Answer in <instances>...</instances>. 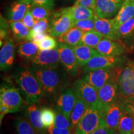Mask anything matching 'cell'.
<instances>
[{"label":"cell","instance_id":"cell-46","mask_svg":"<svg viewBox=\"0 0 134 134\" xmlns=\"http://www.w3.org/2000/svg\"><path fill=\"white\" fill-rule=\"evenodd\" d=\"M115 134H125V133H120V132H116V133H115Z\"/></svg>","mask_w":134,"mask_h":134},{"label":"cell","instance_id":"cell-7","mask_svg":"<svg viewBox=\"0 0 134 134\" xmlns=\"http://www.w3.org/2000/svg\"><path fill=\"white\" fill-rule=\"evenodd\" d=\"M104 112L95 109L87 108L83 117L74 129L75 134H91L103 122Z\"/></svg>","mask_w":134,"mask_h":134},{"label":"cell","instance_id":"cell-32","mask_svg":"<svg viewBox=\"0 0 134 134\" xmlns=\"http://www.w3.org/2000/svg\"><path fill=\"white\" fill-rule=\"evenodd\" d=\"M50 25V21L49 20V18L41 20H36L34 25L32 28L31 29L29 41H31V37L34 34H35L46 32L49 29Z\"/></svg>","mask_w":134,"mask_h":134},{"label":"cell","instance_id":"cell-43","mask_svg":"<svg viewBox=\"0 0 134 134\" xmlns=\"http://www.w3.org/2000/svg\"><path fill=\"white\" fill-rule=\"evenodd\" d=\"M48 134H73L71 130L68 129H60L55 127L54 125L47 129Z\"/></svg>","mask_w":134,"mask_h":134},{"label":"cell","instance_id":"cell-5","mask_svg":"<svg viewBox=\"0 0 134 134\" xmlns=\"http://www.w3.org/2000/svg\"><path fill=\"white\" fill-rule=\"evenodd\" d=\"M122 69L117 66L103 68L87 72L83 79L98 90L113 79H119Z\"/></svg>","mask_w":134,"mask_h":134},{"label":"cell","instance_id":"cell-13","mask_svg":"<svg viewBox=\"0 0 134 134\" xmlns=\"http://www.w3.org/2000/svg\"><path fill=\"white\" fill-rule=\"evenodd\" d=\"M98 93L100 105L105 110L119 98V79H113L108 82L98 90Z\"/></svg>","mask_w":134,"mask_h":134},{"label":"cell","instance_id":"cell-27","mask_svg":"<svg viewBox=\"0 0 134 134\" xmlns=\"http://www.w3.org/2000/svg\"><path fill=\"white\" fill-rule=\"evenodd\" d=\"M70 10L75 22L91 19L95 16L93 10L84 6L74 5L70 7Z\"/></svg>","mask_w":134,"mask_h":134},{"label":"cell","instance_id":"cell-34","mask_svg":"<svg viewBox=\"0 0 134 134\" xmlns=\"http://www.w3.org/2000/svg\"><path fill=\"white\" fill-rule=\"evenodd\" d=\"M42 121L45 128L48 129L49 127L54 125L55 112L50 108H45L41 109Z\"/></svg>","mask_w":134,"mask_h":134},{"label":"cell","instance_id":"cell-9","mask_svg":"<svg viewBox=\"0 0 134 134\" xmlns=\"http://www.w3.org/2000/svg\"><path fill=\"white\" fill-rule=\"evenodd\" d=\"M124 113V98L119 96L116 101L108 106L104 112L103 119L107 126L117 131Z\"/></svg>","mask_w":134,"mask_h":134},{"label":"cell","instance_id":"cell-37","mask_svg":"<svg viewBox=\"0 0 134 134\" xmlns=\"http://www.w3.org/2000/svg\"><path fill=\"white\" fill-rule=\"evenodd\" d=\"M95 16L93 18L75 22L74 27L79 28L84 32L94 30Z\"/></svg>","mask_w":134,"mask_h":134},{"label":"cell","instance_id":"cell-33","mask_svg":"<svg viewBox=\"0 0 134 134\" xmlns=\"http://www.w3.org/2000/svg\"><path fill=\"white\" fill-rule=\"evenodd\" d=\"M55 127L60 129H68L73 130L70 119H68L58 109L55 111V118L54 122Z\"/></svg>","mask_w":134,"mask_h":134},{"label":"cell","instance_id":"cell-41","mask_svg":"<svg viewBox=\"0 0 134 134\" xmlns=\"http://www.w3.org/2000/svg\"><path fill=\"white\" fill-rule=\"evenodd\" d=\"M35 21H36V20H35L34 18L33 15L31 11V9H30L27 11L24 18L22 20V22H23V24L25 26L27 27L29 29H31L34 26V25Z\"/></svg>","mask_w":134,"mask_h":134},{"label":"cell","instance_id":"cell-31","mask_svg":"<svg viewBox=\"0 0 134 134\" xmlns=\"http://www.w3.org/2000/svg\"><path fill=\"white\" fill-rule=\"evenodd\" d=\"M14 125L17 134H37L31 123L26 119H16Z\"/></svg>","mask_w":134,"mask_h":134},{"label":"cell","instance_id":"cell-45","mask_svg":"<svg viewBox=\"0 0 134 134\" xmlns=\"http://www.w3.org/2000/svg\"><path fill=\"white\" fill-rule=\"evenodd\" d=\"M47 36V34L46 32H41V33H37L34 34L31 37V41L34 42L36 43H38V42L41 41L43 40Z\"/></svg>","mask_w":134,"mask_h":134},{"label":"cell","instance_id":"cell-30","mask_svg":"<svg viewBox=\"0 0 134 134\" xmlns=\"http://www.w3.org/2000/svg\"><path fill=\"white\" fill-rule=\"evenodd\" d=\"M117 34L119 41L128 39L134 37V18L123 23L117 29Z\"/></svg>","mask_w":134,"mask_h":134},{"label":"cell","instance_id":"cell-20","mask_svg":"<svg viewBox=\"0 0 134 134\" xmlns=\"http://www.w3.org/2000/svg\"><path fill=\"white\" fill-rule=\"evenodd\" d=\"M133 18H134V0H125L119 13L113 18L115 29L117 31L123 23Z\"/></svg>","mask_w":134,"mask_h":134},{"label":"cell","instance_id":"cell-3","mask_svg":"<svg viewBox=\"0 0 134 134\" xmlns=\"http://www.w3.org/2000/svg\"><path fill=\"white\" fill-rule=\"evenodd\" d=\"M23 100L19 90L13 86L3 85L0 89L1 122L3 117L9 113H14L23 108Z\"/></svg>","mask_w":134,"mask_h":134},{"label":"cell","instance_id":"cell-18","mask_svg":"<svg viewBox=\"0 0 134 134\" xmlns=\"http://www.w3.org/2000/svg\"><path fill=\"white\" fill-rule=\"evenodd\" d=\"M94 30L103 36L104 37L114 41H119L114 27L113 19L99 18L95 16Z\"/></svg>","mask_w":134,"mask_h":134},{"label":"cell","instance_id":"cell-35","mask_svg":"<svg viewBox=\"0 0 134 134\" xmlns=\"http://www.w3.org/2000/svg\"><path fill=\"white\" fill-rule=\"evenodd\" d=\"M31 11L35 20L47 19L51 16V9L40 6H31Z\"/></svg>","mask_w":134,"mask_h":134},{"label":"cell","instance_id":"cell-28","mask_svg":"<svg viewBox=\"0 0 134 134\" xmlns=\"http://www.w3.org/2000/svg\"><path fill=\"white\" fill-rule=\"evenodd\" d=\"M134 124V114L125 111L120 120L117 132L125 134H132Z\"/></svg>","mask_w":134,"mask_h":134},{"label":"cell","instance_id":"cell-24","mask_svg":"<svg viewBox=\"0 0 134 134\" xmlns=\"http://www.w3.org/2000/svg\"><path fill=\"white\" fill-rule=\"evenodd\" d=\"M39 50V48L36 42L29 41L20 45L18 48V53L21 57L32 60L36 56Z\"/></svg>","mask_w":134,"mask_h":134},{"label":"cell","instance_id":"cell-29","mask_svg":"<svg viewBox=\"0 0 134 134\" xmlns=\"http://www.w3.org/2000/svg\"><path fill=\"white\" fill-rule=\"evenodd\" d=\"M103 37V36L95 30L85 32L82 36L81 43L96 48Z\"/></svg>","mask_w":134,"mask_h":134},{"label":"cell","instance_id":"cell-2","mask_svg":"<svg viewBox=\"0 0 134 134\" xmlns=\"http://www.w3.org/2000/svg\"><path fill=\"white\" fill-rule=\"evenodd\" d=\"M31 71L39 81L45 95L55 96L66 85V76L62 70L57 68L29 67Z\"/></svg>","mask_w":134,"mask_h":134},{"label":"cell","instance_id":"cell-38","mask_svg":"<svg viewBox=\"0 0 134 134\" xmlns=\"http://www.w3.org/2000/svg\"><path fill=\"white\" fill-rule=\"evenodd\" d=\"M31 6H40L52 9L54 6L53 0H23Z\"/></svg>","mask_w":134,"mask_h":134},{"label":"cell","instance_id":"cell-48","mask_svg":"<svg viewBox=\"0 0 134 134\" xmlns=\"http://www.w3.org/2000/svg\"><path fill=\"white\" fill-rule=\"evenodd\" d=\"M133 49H134V42H133Z\"/></svg>","mask_w":134,"mask_h":134},{"label":"cell","instance_id":"cell-16","mask_svg":"<svg viewBox=\"0 0 134 134\" xmlns=\"http://www.w3.org/2000/svg\"><path fill=\"white\" fill-rule=\"evenodd\" d=\"M96 49L100 55L105 56H120L125 52L124 45L120 41L103 38Z\"/></svg>","mask_w":134,"mask_h":134},{"label":"cell","instance_id":"cell-21","mask_svg":"<svg viewBox=\"0 0 134 134\" xmlns=\"http://www.w3.org/2000/svg\"><path fill=\"white\" fill-rule=\"evenodd\" d=\"M71 47L75 52L79 66H85L92 58L99 54L96 49L82 43Z\"/></svg>","mask_w":134,"mask_h":134},{"label":"cell","instance_id":"cell-12","mask_svg":"<svg viewBox=\"0 0 134 134\" xmlns=\"http://www.w3.org/2000/svg\"><path fill=\"white\" fill-rule=\"evenodd\" d=\"M57 48L59 52L60 62L65 70L71 75H76L79 66L72 47L66 43H60Z\"/></svg>","mask_w":134,"mask_h":134},{"label":"cell","instance_id":"cell-15","mask_svg":"<svg viewBox=\"0 0 134 134\" xmlns=\"http://www.w3.org/2000/svg\"><path fill=\"white\" fill-rule=\"evenodd\" d=\"M76 100V96L74 90L71 88H65L57 99V109L66 117L70 119Z\"/></svg>","mask_w":134,"mask_h":134},{"label":"cell","instance_id":"cell-19","mask_svg":"<svg viewBox=\"0 0 134 134\" xmlns=\"http://www.w3.org/2000/svg\"><path fill=\"white\" fill-rule=\"evenodd\" d=\"M25 115L26 119L31 123L37 134H46L47 129L43 126L42 121L41 110L36 104L29 105L27 108Z\"/></svg>","mask_w":134,"mask_h":134},{"label":"cell","instance_id":"cell-17","mask_svg":"<svg viewBox=\"0 0 134 134\" xmlns=\"http://www.w3.org/2000/svg\"><path fill=\"white\" fill-rule=\"evenodd\" d=\"M15 47L13 40L7 38L1 47L0 50V68L1 71L10 69L13 65L15 57Z\"/></svg>","mask_w":134,"mask_h":134},{"label":"cell","instance_id":"cell-1","mask_svg":"<svg viewBox=\"0 0 134 134\" xmlns=\"http://www.w3.org/2000/svg\"><path fill=\"white\" fill-rule=\"evenodd\" d=\"M13 77L19 85L28 105L36 104L45 96L41 84L29 67L18 68Z\"/></svg>","mask_w":134,"mask_h":134},{"label":"cell","instance_id":"cell-26","mask_svg":"<svg viewBox=\"0 0 134 134\" xmlns=\"http://www.w3.org/2000/svg\"><path fill=\"white\" fill-rule=\"evenodd\" d=\"M87 108L88 107L85 102L76 97V103H75L74 108L71 112V117H70L73 130H74L81 117L85 113Z\"/></svg>","mask_w":134,"mask_h":134},{"label":"cell","instance_id":"cell-10","mask_svg":"<svg viewBox=\"0 0 134 134\" xmlns=\"http://www.w3.org/2000/svg\"><path fill=\"white\" fill-rule=\"evenodd\" d=\"M33 66L42 68H57L60 63L59 52L57 48L39 50L31 60Z\"/></svg>","mask_w":134,"mask_h":134},{"label":"cell","instance_id":"cell-42","mask_svg":"<svg viewBox=\"0 0 134 134\" xmlns=\"http://www.w3.org/2000/svg\"><path fill=\"white\" fill-rule=\"evenodd\" d=\"M124 110L127 113L134 114V95L124 98Z\"/></svg>","mask_w":134,"mask_h":134},{"label":"cell","instance_id":"cell-39","mask_svg":"<svg viewBox=\"0 0 134 134\" xmlns=\"http://www.w3.org/2000/svg\"><path fill=\"white\" fill-rule=\"evenodd\" d=\"M1 47L2 46V42L4 40H6L8 38V35L9 33V26L8 24V21L1 16Z\"/></svg>","mask_w":134,"mask_h":134},{"label":"cell","instance_id":"cell-23","mask_svg":"<svg viewBox=\"0 0 134 134\" xmlns=\"http://www.w3.org/2000/svg\"><path fill=\"white\" fill-rule=\"evenodd\" d=\"M84 32L79 28L73 27L62 36L59 37L58 41L60 43H64L70 46H75L81 43L82 36Z\"/></svg>","mask_w":134,"mask_h":134},{"label":"cell","instance_id":"cell-4","mask_svg":"<svg viewBox=\"0 0 134 134\" xmlns=\"http://www.w3.org/2000/svg\"><path fill=\"white\" fill-rule=\"evenodd\" d=\"M48 33L53 37H59L74 27L75 21L70 7L60 9L53 13Z\"/></svg>","mask_w":134,"mask_h":134},{"label":"cell","instance_id":"cell-8","mask_svg":"<svg viewBox=\"0 0 134 134\" xmlns=\"http://www.w3.org/2000/svg\"><path fill=\"white\" fill-rule=\"evenodd\" d=\"M134 95V62L122 69L119 78V96L127 98Z\"/></svg>","mask_w":134,"mask_h":134},{"label":"cell","instance_id":"cell-36","mask_svg":"<svg viewBox=\"0 0 134 134\" xmlns=\"http://www.w3.org/2000/svg\"><path fill=\"white\" fill-rule=\"evenodd\" d=\"M37 44L41 50L54 49L58 46L57 42L53 37L50 35V36L47 35L43 40L37 43Z\"/></svg>","mask_w":134,"mask_h":134},{"label":"cell","instance_id":"cell-22","mask_svg":"<svg viewBox=\"0 0 134 134\" xmlns=\"http://www.w3.org/2000/svg\"><path fill=\"white\" fill-rule=\"evenodd\" d=\"M31 5L23 0L15 1L11 5L8 13V19L11 21H21Z\"/></svg>","mask_w":134,"mask_h":134},{"label":"cell","instance_id":"cell-11","mask_svg":"<svg viewBox=\"0 0 134 134\" xmlns=\"http://www.w3.org/2000/svg\"><path fill=\"white\" fill-rule=\"evenodd\" d=\"M125 0H96L94 15L99 18L110 19L119 13Z\"/></svg>","mask_w":134,"mask_h":134},{"label":"cell","instance_id":"cell-40","mask_svg":"<svg viewBox=\"0 0 134 134\" xmlns=\"http://www.w3.org/2000/svg\"><path fill=\"white\" fill-rule=\"evenodd\" d=\"M116 133V130L112 129L107 126L105 121L99 126L96 130L91 134H115Z\"/></svg>","mask_w":134,"mask_h":134},{"label":"cell","instance_id":"cell-47","mask_svg":"<svg viewBox=\"0 0 134 134\" xmlns=\"http://www.w3.org/2000/svg\"><path fill=\"white\" fill-rule=\"evenodd\" d=\"M132 134H134V124H133V130H132Z\"/></svg>","mask_w":134,"mask_h":134},{"label":"cell","instance_id":"cell-6","mask_svg":"<svg viewBox=\"0 0 134 134\" xmlns=\"http://www.w3.org/2000/svg\"><path fill=\"white\" fill-rule=\"evenodd\" d=\"M74 91L77 98L83 100L88 108L104 111L99 100L98 90L85 81L83 78L75 82Z\"/></svg>","mask_w":134,"mask_h":134},{"label":"cell","instance_id":"cell-44","mask_svg":"<svg viewBox=\"0 0 134 134\" xmlns=\"http://www.w3.org/2000/svg\"><path fill=\"white\" fill-rule=\"evenodd\" d=\"M96 0H76L74 5L86 7L94 11Z\"/></svg>","mask_w":134,"mask_h":134},{"label":"cell","instance_id":"cell-25","mask_svg":"<svg viewBox=\"0 0 134 134\" xmlns=\"http://www.w3.org/2000/svg\"><path fill=\"white\" fill-rule=\"evenodd\" d=\"M10 27L13 36L18 41L27 40L29 41L31 29L23 24L22 21H11Z\"/></svg>","mask_w":134,"mask_h":134},{"label":"cell","instance_id":"cell-14","mask_svg":"<svg viewBox=\"0 0 134 134\" xmlns=\"http://www.w3.org/2000/svg\"><path fill=\"white\" fill-rule=\"evenodd\" d=\"M122 61L120 56H105L99 54L92 58L83 66L84 71L87 73L100 68L117 66Z\"/></svg>","mask_w":134,"mask_h":134}]
</instances>
